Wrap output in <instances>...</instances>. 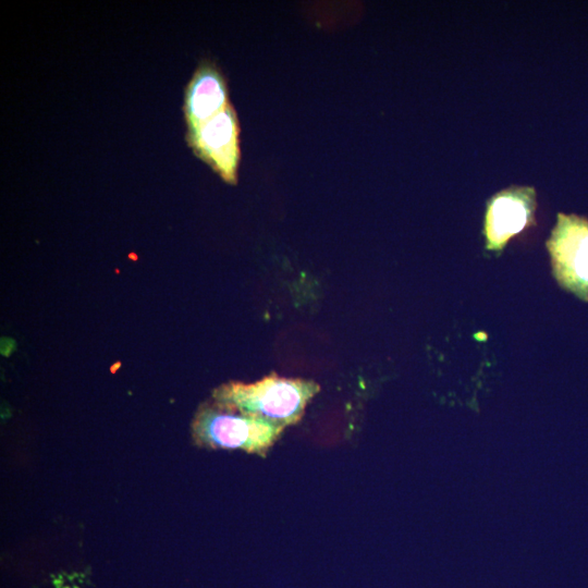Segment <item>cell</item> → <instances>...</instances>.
<instances>
[{
	"instance_id": "4",
	"label": "cell",
	"mask_w": 588,
	"mask_h": 588,
	"mask_svg": "<svg viewBox=\"0 0 588 588\" xmlns=\"http://www.w3.org/2000/svg\"><path fill=\"white\" fill-rule=\"evenodd\" d=\"M241 127L231 102L224 110L186 130V142L193 152L224 182L236 184L241 161Z\"/></svg>"
},
{
	"instance_id": "6",
	"label": "cell",
	"mask_w": 588,
	"mask_h": 588,
	"mask_svg": "<svg viewBox=\"0 0 588 588\" xmlns=\"http://www.w3.org/2000/svg\"><path fill=\"white\" fill-rule=\"evenodd\" d=\"M230 103L223 73L215 62L203 59L185 87L183 112L186 130L215 117Z\"/></svg>"
},
{
	"instance_id": "5",
	"label": "cell",
	"mask_w": 588,
	"mask_h": 588,
	"mask_svg": "<svg viewBox=\"0 0 588 588\" xmlns=\"http://www.w3.org/2000/svg\"><path fill=\"white\" fill-rule=\"evenodd\" d=\"M536 191L511 186L493 195L485 216L483 234L489 250H502L507 242L535 221Z\"/></svg>"
},
{
	"instance_id": "2",
	"label": "cell",
	"mask_w": 588,
	"mask_h": 588,
	"mask_svg": "<svg viewBox=\"0 0 588 588\" xmlns=\"http://www.w3.org/2000/svg\"><path fill=\"white\" fill-rule=\"evenodd\" d=\"M283 430V426L218 403L200 407L193 422V433L198 444L240 449L260 455H266Z\"/></svg>"
},
{
	"instance_id": "3",
	"label": "cell",
	"mask_w": 588,
	"mask_h": 588,
	"mask_svg": "<svg viewBox=\"0 0 588 588\" xmlns=\"http://www.w3.org/2000/svg\"><path fill=\"white\" fill-rule=\"evenodd\" d=\"M547 248L558 283L588 302V219L560 212Z\"/></svg>"
},
{
	"instance_id": "1",
	"label": "cell",
	"mask_w": 588,
	"mask_h": 588,
	"mask_svg": "<svg viewBox=\"0 0 588 588\" xmlns=\"http://www.w3.org/2000/svg\"><path fill=\"white\" fill-rule=\"evenodd\" d=\"M319 390L314 380L282 378L272 372L254 383L228 382L217 388L212 396L224 407L285 428L301 420L306 405Z\"/></svg>"
}]
</instances>
